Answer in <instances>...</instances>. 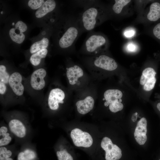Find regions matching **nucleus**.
I'll use <instances>...</instances> for the list:
<instances>
[{"label": "nucleus", "instance_id": "21", "mask_svg": "<svg viewBox=\"0 0 160 160\" xmlns=\"http://www.w3.org/2000/svg\"><path fill=\"white\" fill-rule=\"evenodd\" d=\"M36 156V154L33 151L26 149L19 153L17 156V160H33Z\"/></svg>", "mask_w": 160, "mask_h": 160}, {"label": "nucleus", "instance_id": "15", "mask_svg": "<svg viewBox=\"0 0 160 160\" xmlns=\"http://www.w3.org/2000/svg\"><path fill=\"white\" fill-rule=\"evenodd\" d=\"M56 3L54 0L46 1L36 12V16L38 18L43 17L48 13L54 10L56 8Z\"/></svg>", "mask_w": 160, "mask_h": 160}, {"label": "nucleus", "instance_id": "37", "mask_svg": "<svg viewBox=\"0 0 160 160\" xmlns=\"http://www.w3.org/2000/svg\"><path fill=\"white\" fill-rule=\"evenodd\" d=\"M156 107L158 110L160 112V102L157 104Z\"/></svg>", "mask_w": 160, "mask_h": 160}, {"label": "nucleus", "instance_id": "30", "mask_svg": "<svg viewBox=\"0 0 160 160\" xmlns=\"http://www.w3.org/2000/svg\"><path fill=\"white\" fill-rule=\"evenodd\" d=\"M15 28L19 30L20 32L23 33L26 31L27 27L24 23L21 21H19L15 25Z\"/></svg>", "mask_w": 160, "mask_h": 160}, {"label": "nucleus", "instance_id": "25", "mask_svg": "<svg viewBox=\"0 0 160 160\" xmlns=\"http://www.w3.org/2000/svg\"><path fill=\"white\" fill-rule=\"evenodd\" d=\"M56 154L58 160H73L72 156L65 149L57 151Z\"/></svg>", "mask_w": 160, "mask_h": 160}, {"label": "nucleus", "instance_id": "28", "mask_svg": "<svg viewBox=\"0 0 160 160\" xmlns=\"http://www.w3.org/2000/svg\"><path fill=\"white\" fill-rule=\"evenodd\" d=\"M156 81V79L155 77L151 78L147 80L144 85L143 88L144 90L149 91L153 89L154 87Z\"/></svg>", "mask_w": 160, "mask_h": 160}, {"label": "nucleus", "instance_id": "16", "mask_svg": "<svg viewBox=\"0 0 160 160\" xmlns=\"http://www.w3.org/2000/svg\"><path fill=\"white\" fill-rule=\"evenodd\" d=\"M147 18L151 21H155L160 18V4L158 2L152 4Z\"/></svg>", "mask_w": 160, "mask_h": 160}, {"label": "nucleus", "instance_id": "19", "mask_svg": "<svg viewBox=\"0 0 160 160\" xmlns=\"http://www.w3.org/2000/svg\"><path fill=\"white\" fill-rule=\"evenodd\" d=\"M49 42V40L47 38H43L40 41L35 42L30 47V53H34L43 49H46L48 45Z\"/></svg>", "mask_w": 160, "mask_h": 160}, {"label": "nucleus", "instance_id": "6", "mask_svg": "<svg viewBox=\"0 0 160 160\" xmlns=\"http://www.w3.org/2000/svg\"><path fill=\"white\" fill-rule=\"evenodd\" d=\"M70 135L74 145L76 146L88 148L93 143V140L91 135L79 128L73 129Z\"/></svg>", "mask_w": 160, "mask_h": 160}, {"label": "nucleus", "instance_id": "4", "mask_svg": "<svg viewBox=\"0 0 160 160\" xmlns=\"http://www.w3.org/2000/svg\"><path fill=\"white\" fill-rule=\"evenodd\" d=\"M85 62L91 67L108 71L114 70L118 67V64L114 59L102 54L88 57Z\"/></svg>", "mask_w": 160, "mask_h": 160}, {"label": "nucleus", "instance_id": "31", "mask_svg": "<svg viewBox=\"0 0 160 160\" xmlns=\"http://www.w3.org/2000/svg\"><path fill=\"white\" fill-rule=\"evenodd\" d=\"M153 32L154 36L160 39V23L158 24L155 26Z\"/></svg>", "mask_w": 160, "mask_h": 160}, {"label": "nucleus", "instance_id": "5", "mask_svg": "<svg viewBox=\"0 0 160 160\" xmlns=\"http://www.w3.org/2000/svg\"><path fill=\"white\" fill-rule=\"evenodd\" d=\"M101 146L105 151L106 160H118L121 158V149L117 145L113 144L108 137H105L103 138Z\"/></svg>", "mask_w": 160, "mask_h": 160}, {"label": "nucleus", "instance_id": "27", "mask_svg": "<svg viewBox=\"0 0 160 160\" xmlns=\"http://www.w3.org/2000/svg\"><path fill=\"white\" fill-rule=\"evenodd\" d=\"M44 2L43 0H30L28 5L32 9H36L40 7Z\"/></svg>", "mask_w": 160, "mask_h": 160}, {"label": "nucleus", "instance_id": "17", "mask_svg": "<svg viewBox=\"0 0 160 160\" xmlns=\"http://www.w3.org/2000/svg\"><path fill=\"white\" fill-rule=\"evenodd\" d=\"M0 146H3L8 144L11 141L12 138L8 132V129L3 126L0 128Z\"/></svg>", "mask_w": 160, "mask_h": 160}, {"label": "nucleus", "instance_id": "24", "mask_svg": "<svg viewBox=\"0 0 160 160\" xmlns=\"http://www.w3.org/2000/svg\"><path fill=\"white\" fill-rule=\"evenodd\" d=\"M5 66L3 65H0V82L7 84L9 82L10 78L9 74L6 71Z\"/></svg>", "mask_w": 160, "mask_h": 160}, {"label": "nucleus", "instance_id": "13", "mask_svg": "<svg viewBox=\"0 0 160 160\" xmlns=\"http://www.w3.org/2000/svg\"><path fill=\"white\" fill-rule=\"evenodd\" d=\"M94 104L93 98L90 96H88L84 99L78 101L76 105L78 112L81 114H85L92 109Z\"/></svg>", "mask_w": 160, "mask_h": 160}, {"label": "nucleus", "instance_id": "12", "mask_svg": "<svg viewBox=\"0 0 160 160\" xmlns=\"http://www.w3.org/2000/svg\"><path fill=\"white\" fill-rule=\"evenodd\" d=\"M8 126L10 131L17 137L22 138L25 136L26 127L19 120L16 119L11 120L9 123Z\"/></svg>", "mask_w": 160, "mask_h": 160}, {"label": "nucleus", "instance_id": "38", "mask_svg": "<svg viewBox=\"0 0 160 160\" xmlns=\"http://www.w3.org/2000/svg\"><path fill=\"white\" fill-rule=\"evenodd\" d=\"M12 25H14V23H12Z\"/></svg>", "mask_w": 160, "mask_h": 160}, {"label": "nucleus", "instance_id": "7", "mask_svg": "<svg viewBox=\"0 0 160 160\" xmlns=\"http://www.w3.org/2000/svg\"><path fill=\"white\" fill-rule=\"evenodd\" d=\"M147 123L146 119L143 117L137 122L135 129L134 137L136 141L140 145L144 144L147 140Z\"/></svg>", "mask_w": 160, "mask_h": 160}, {"label": "nucleus", "instance_id": "11", "mask_svg": "<svg viewBox=\"0 0 160 160\" xmlns=\"http://www.w3.org/2000/svg\"><path fill=\"white\" fill-rule=\"evenodd\" d=\"M22 77L18 72H14L10 76L9 84L14 93L17 95H22L24 92V87L21 83Z\"/></svg>", "mask_w": 160, "mask_h": 160}, {"label": "nucleus", "instance_id": "34", "mask_svg": "<svg viewBox=\"0 0 160 160\" xmlns=\"http://www.w3.org/2000/svg\"><path fill=\"white\" fill-rule=\"evenodd\" d=\"M6 90V86L5 84L0 82V93L1 94H4Z\"/></svg>", "mask_w": 160, "mask_h": 160}, {"label": "nucleus", "instance_id": "10", "mask_svg": "<svg viewBox=\"0 0 160 160\" xmlns=\"http://www.w3.org/2000/svg\"><path fill=\"white\" fill-rule=\"evenodd\" d=\"M84 71L82 68L77 65L73 64L68 69L66 75L69 84L75 85L78 84L79 80L82 77Z\"/></svg>", "mask_w": 160, "mask_h": 160}, {"label": "nucleus", "instance_id": "9", "mask_svg": "<svg viewBox=\"0 0 160 160\" xmlns=\"http://www.w3.org/2000/svg\"><path fill=\"white\" fill-rule=\"evenodd\" d=\"M46 75V72L43 68L38 69L32 73L30 83L32 87L37 90L43 89L45 85L44 78Z\"/></svg>", "mask_w": 160, "mask_h": 160}, {"label": "nucleus", "instance_id": "33", "mask_svg": "<svg viewBox=\"0 0 160 160\" xmlns=\"http://www.w3.org/2000/svg\"><path fill=\"white\" fill-rule=\"evenodd\" d=\"M127 47L128 50L130 52H134L136 49L135 45L132 43L128 44Z\"/></svg>", "mask_w": 160, "mask_h": 160}, {"label": "nucleus", "instance_id": "36", "mask_svg": "<svg viewBox=\"0 0 160 160\" xmlns=\"http://www.w3.org/2000/svg\"><path fill=\"white\" fill-rule=\"evenodd\" d=\"M137 112H136L132 114L131 117V119L133 122H135L136 121L137 118Z\"/></svg>", "mask_w": 160, "mask_h": 160}, {"label": "nucleus", "instance_id": "3", "mask_svg": "<svg viewBox=\"0 0 160 160\" xmlns=\"http://www.w3.org/2000/svg\"><path fill=\"white\" fill-rule=\"evenodd\" d=\"M89 32L80 49V52L92 56L102 54L107 47L106 39L99 32L93 31Z\"/></svg>", "mask_w": 160, "mask_h": 160}, {"label": "nucleus", "instance_id": "23", "mask_svg": "<svg viewBox=\"0 0 160 160\" xmlns=\"http://www.w3.org/2000/svg\"><path fill=\"white\" fill-rule=\"evenodd\" d=\"M12 154L11 151L6 147L2 146L0 148V160H13L10 157Z\"/></svg>", "mask_w": 160, "mask_h": 160}, {"label": "nucleus", "instance_id": "26", "mask_svg": "<svg viewBox=\"0 0 160 160\" xmlns=\"http://www.w3.org/2000/svg\"><path fill=\"white\" fill-rule=\"evenodd\" d=\"M156 74V72L153 68L149 67L144 70L142 75L145 78L147 81L149 79L155 77Z\"/></svg>", "mask_w": 160, "mask_h": 160}, {"label": "nucleus", "instance_id": "35", "mask_svg": "<svg viewBox=\"0 0 160 160\" xmlns=\"http://www.w3.org/2000/svg\"><path fill=\"white\" fill-rule=\"evenodd\" d=\"M147 81L145 78L142 75L140 81V83L141 85H144Z\"/></svg>", "mask_w": 160, "mask_h": 160}, {"label": "nucleus", "instance_id": "14", "mask_svg": "<svg viewBox=\"0 0 160 160\" xmlns=\"http://www.w3.org/2000/svg\"><path fill=\"white\" fill-rule=\"evenodd\" d=\"M123 96L122 92L118 89H109L106 90L104 94V100L105 102L104 105L107 107L109 105L116 102H122Z\"/></svg>", "mask_w": 160, "mask_h": 160}, {"label": "nucleus", "instance_id": "22", "mask_svg": "<svg viewBox=\"0 0 160 160\" xmlns=\"http://www.w3.org/2000/svg\"><path fill=\"white\" fill-rule=\"evenodd\" d=\"M130 1V0H115V3L112 6V10L115 13L119 14L123 7Z\"/></svg>", "mask_w": 160, "mask_h": 160}, {"label": "nucleus", "instance_id": "1", "mask_svg": "<svg viewBox=\"0 0 160 160\" xmlns=\"http://www.w3.org/2000/svg\"><path fill=\"white\" fill-rule=\"evenodd\" d=\"M104 16V10L97 1L84 9L78 16L79 23L82 33L92 31L102 22Z\"/></svg>", "mask_w": 160, "mask_h": 160}, {"label": "nucleus", "instance_id": "20", "mask_svg": "<svg viewBox=\"0 0 160 160\" xmlns=\"http://www.w3.org/2000/svg\"><path fill=\"white\" fill-rule=\"evenodd\" d=\"M17 32L16 29L12 28L9 31V35L12 40L17 43L20 44L22 43L25 39V36L22 32Z\"/></svg>", "mask_w": 160, "mask_h": 160}, {"label": "nucleus", "instance_id": "8", "mask_svg": "<svg viewBox=\"0 0 160 160\" xmlns=\"http://www.w3.org/2000/svg\"><path fill=\"white\" fill-rule=\"evenodd\" d=\"M65 97V94L62 89L56 88L52 89L49 95L48 104L50 108L52 110L57 109L59 103H63Z\"/></svg>", "mask_w": 160, "mask_h": 160}, {"label": "nucleus", "instance_id": "18", "mask_svg": "<svg viewBox=\"0 0 160 160\" xmlns=\"http://www.w3.org/2000/svg\"><path fill=\"white\" fill-rule=\"evenodd\" d=\"M47 52L48 50L46 48L43 49L33 54L30 59V62L33 65H38L40 64L41 58L46 57Z\"/></svg>", "mask_w": 160, "mask_h": 160}, {"label": "nucleus", "instance_id": "2", "mask_svg": "<svg viewBox=\"0 0 160 160\" xmlns=\"http://www.w3.org/2000/svg\"><path fill=\"white\" fill-rule=\"evenodd\" d=\"M64 31L58 41L61 49L74 51L75 45L78 38L82 34L78 22V16L72 14L65 22Z\"/></svg>", "mask_w": 160, "mask_h": 160}, {"label": "nucleus", "instance_id": "29", "mask_svg": "<svg viewBox=\"0 0 160 160\" xmlns=\"http://www.w3.org/2000/svg\"><path fill=\"white\" fill-rule=\"evenodd\" d=\"M97 1L96 0H86V1H76V4L79 6L83 7L84 9L90 5L95 3Z\"/></svg>", "mask_w": 160, "mask_h": 160}, {"label": "nucleus", "instance_id": "39", "mask_svg": "<svg viewBox=\"0 0 160 160\" xmlns=\"http://www.w3.org/2000/svg\"><path fill=\"white\" fill-rule=\"evenodd\" d=\"M159 160H160V159Z\"/></svg>", "mask_w": 160, "mask_h": 160}, {"label": "nucleus", "instance_id": "32", "mask_svg": "<svg viewBox=\"0 0 160 160\" xmlns=\"http://www.w3.org/2000/svg\"><path fill=\"white\" fill-rule=\"evenodd\" d=\"M135 31L132 29H129L126 31L124 32V35L127 37H131L135 34Z\"/></svg>", "mask_w": 160, "mask_h": 160}]
</instances>
